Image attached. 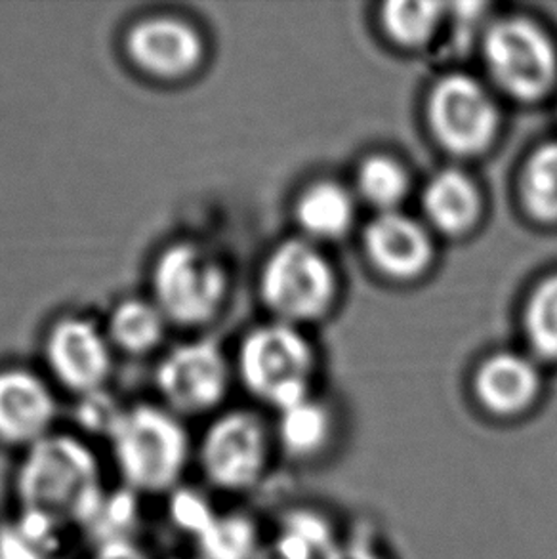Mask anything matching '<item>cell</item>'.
I'll use <instances>...</instances> for the list:
<instances>
[{
    "label": "cell",
    "instance_id": "6da1fadb",
    "mask_svg": "<svg viewBox=\"0 0 557 559\" xmlns=\"http://www.w3.org/2000/svg\"><path fill=\"white\" fill-rule=\"evenodd\" d=\"M96 456L73 436H46L31 445L17 472L22 510L56 525L84 527L104 497Z\"/></svg>",
    "mask_w": 557,
    "mask_h": 559
},
{
    "label": "cell",
    "instance_id": "7a4b0ae2",
    "mask_svg": "<svg viewBox=\"0 0 557 559\" xmlns=\"http://www.w3.org/2000/svg\"><path fill=\"white\" fill-rule=\"evenodd\" d=\"M107 438L130 491L155 495L180 484L189 461V438L173 411L155 405L127 408Z\"/></svg>",
    "mask_w": 557,
    "mask_h": 559
},
{
    "label": "cell",
    "instance_id": "3957f363",
    "mask_svg": "<svg viewBox=\"0 0 557 559\" xmlns=\"http://www.w3.org/2000/svg\"><path fill=\"white\" fill-rule=\"evenodd\" d=\"M153 296L166 321L180 326L209 323L227 293V275L211 250L178 241L158 254L151 273Z\"/></svg>",
    "mask_w": 557,
    "mask_h": 559
},
{
    "label": "cell",
    "instance_id": "277c9868",
    "mask_svg": "<svg viewBox=\"0 0 557 559\" xmlns=\"http://www.w3.org/2000/svg\"><path fill=\"white\" fill-rule=\"evenodd\" d=\"M311 367L308 341L291 323L260 326L239 352L242 382L277 411L308 397Z\"/></svg>",
    "mask_w": 557,
    "mask_h": 559
},
{
    "label": "cell",
    "instance_id": "5b68a950",
    "mask_svg": "<svg viewBox=\"0 0 557 559\" xmlns=\"http://www.w3.org/2000/svg\"><path fill=\"white\" fill-rule=\"evenodd\" d=\"M260 288L270 310L285 323L319 318L334 295L327 258L304 241L283 242L268 258Z\"/></svg>",
    "mask_w": 557,
    "mask_h": 559
},
{
    "label": "cell",
    "instance_id": "8992f818",
    "mask_svg": "<svg viewBox=\"0 0 557 559\" xmlns=\"http://www.w3.org/2000/svg\"><path fill=\"white\" fill-rule=\"evenodd\" d=\"M483 53L490 76L515 98H538L556 79V48L548 35L528 20L495 23L485 33Z\"/></svg>",
    "mask_w": 557,
    "mask_h": 559
},
{
    "label": "cell",
    "instance_id": "52a82bcc",
    "mask_svg": "<svg viewBox=\"0 0 557 559\" xmlns=\"http://www.w3.org/2000/svg\"><path fill=\"white\" fill-rule=\"evenodd\" d=\"M204 476L222 491H247L262 479L270 461L264 424L247 411H229L209 426L201 441Z\"/></svg>",
    "mask_w": 557,
    "mask_h": 559
},
{
    "label": "cell",
    "instance_id": "ba28073f",
    "mask_svg": "<svg viewBox=\"0 0 557 559\" xmlns=\"http://www.w3.org/2000/svg\"><path fill=\"white\" fill-rule=\"evenodd\" d=\"M429 121L449 152L474 155L493 142L498 111L489 92L475 79L447 75L431 92Z\"/></svg>",
    "mask_w": 557,
    "mask_h": 559
},
{
    "label": "cell",
    "instance_id": "9c48e42d",
    "mask_svg": "<svg viewBox=\"0 0 557 559\" xmlns=\"http://www.w3.org/2000/svg\"><path fill=\"white\" fill-rule=\"evenodd\" d=\"M229 369L211 341L186 342L170 349L157 367V390L174 415H201L224 400Z\"/></svg>",
    "mask_w": 557,
    "mask_h": 559
},
{
    "label": "cell",
    "instance_id": "30bf717a",
    "mask_svg": "<svg viewBox=\"0 0 557 559\" xmlns=\"http://www.w3.org/2000/svg\"><path fill=\"white\" fill-rule=\"evenodd\" d=\"M130 63L158 81H180L201 68L204 43L191 23L174 15H150L134 23L125 38Z\"/></svg>",
    "mask_w": 557,
    "mask_h": 559
},
{
    "label": "cell",
    "instance_id": "8fae6325",
    "mask_svg": "<svg viewBox=\"0 0 557 559\" xmlns=\"http://www.w3.org/2000/svg\"><path fill=\"white\" fill-rule=\"evenodd\" d=\"M46 361L54 377L71 392H99L111 372L109 341L91 321L61 319L46 338Z\"/></svg>",
    "mask_w": 557,
    "mask_h": 559
},
{
    "label": "cell",
    "instance_id": "7c38bea8",
    "mask_svg": "<svg viewBox=\"0 0 557 559\" xmlns=\"http://www.w3.org/2000/svg\"><path fill=\"white\" fill-rule=\"evenodd\" d=\"M56 400L48 385L23 369L0 371V441L4 445H35L50 436Z\"/></svg>",
    "mask_w": 557,
    "mask_h": 559
},
{
    "label": "cell",
    "instance_id": "4fadbf2b",
    "mask_svg": "<svg viewBox=\"0 0 557 559\" xmlns=\"http://www.w3.org/2000/svg\"><path fill=\"white\" fill-rule=\"evenodd\" d=\"M372 262L393 277H413L429 264L431 242L416 219L395 211L378 214L365 231Z\"/></svg>",
    "mask_w": 557,
    "mask_h": 559
},
{
    "label": "cell",
    "instance_id": "5bb4252c",
    "mask_svg": "<svg viewBox=\"0 0 557 559\" xmlns=\"http://www.w3.org/2000/svg\"><path fill=\"white\" fill-rule=\"evenodd\" d=\"M541 390V377L528 357L497 354L489 357L475 377V393L490 415L525 413Z\"/></svg>",
    "mask_w": 557,
    "mask_h": 559
},
{
    "label": "cell",
    "instance_id": "9a60e30c",
    "mask_svg": "<svg viewBox=\"0 0 557 559\" xmlns=\"http://www.w3.org/2000/svg\"><path fill=\"white\" fill-rule=\"evenodd\" d=\"M424 211L445 234L466 231L479 216L482 199L474 182L459 170H443L424 189Z\"/></svg>",
    "mask_w": 557,
    "mask_h": 559
},
{
    "label": "cell",
    "instance_id": "2e32d148",
    "mask_svg": "<svg viewBox=\"0 0 557 559\" xmlns=\"http://www.w3.org/2000/svg\"><path fill=\"white\" fill-rule=\"evenodd\" d=\"M331 436V413L311 395L278 411V443L296 461L319 456Z\"/></svg>",
    "mask_w": 557,
    "mask_h": 559
},
{
    "label": "cell",
    "instance_id": "e0dca14e",
    "mask_svg": "<svg viewBox=\"0 0 557 559\" xmlns=\"http://www.w3.org/2000/svg\"><path fill=\"white\" fill-rule=\"evenodd\" d=\"M354 219V201L334 182H319L300 197L298 222L313 237L329 239L344 234Z\"/></svg>",
    "mask_w": 557,
    "mask_h": 559
},
{
    "label": "cell",
    "instance_id": "ac0fdd59",
    "mask_svg": "<svg viewBox=\"0 0 557 559\" xmlns=\"http://www.w3.org/2000/svg\"><path fill=\"white\" fill-rule=\"evenodd\" d=\"M166 318L155 302L125 300L109 319V341L127 354H147L165 336Z\"/></svg>",
    "mask_w": 557,
    "mask_h": 559
},
{
    "label": "cell",
    "instance_id": "d6986e66",
    "mask_svg": "<svg viewBox=\"0 0 557 559\" xmlns=\"http://www.w3.org/2000/svg\"><path fill=\"white\" fill-rule=\"evenodd\" d=\"M336 543L331 523L323 515L296 510L281 523L268 559H324Z\"/></svg>",
    "mask_w": 557,
    "mask_h": 559
},
{
    "label": "cell",
    "instance_id": "ffe728a7",
    "mask_svg": "<svg viewBox=\"0 0 557 559\" xmlns=\"http://www.w3.org/2000/svg\"><path fill=\"white\" fill-rule=\"evenodd\" d=\"M201 559H258L260 535L242 514H216L195 538Z\"/></svg>",
    "mask_w": 557,
    "mask_h": 559
},
{
    "label": "cell",
    "instance_id": "44dd1931",
    "mask_svg": "<svg viewBox=\"0 0 557 559\" xmlns=\"http://www.w3.org/2000/svg\"><path fill=\"white\" fill-rule=\"evenodd\" d=\"M60 530L45 515L23 510L17 522L0 527V559H52Z\"/></svg>",
    "mask_w": 557,
    "mask_h": 559
},
{
    "label": "cell",
    "instance_id": "7402d4cb",
    "mask_svg": "<svg viewBox=\"0 0 557 559\" xmlns=\"http://www.w3.org/2000/svg\"><path fill=\"white\" fill-rule=\"evenodd\" d=\"M523 201L538 219H557V144L536 150L523 173Z\"/></svg>",
    "mask_w": 557,
    "mask_h": 559
},
{
    "label": "cell",
    "instance_id": "603a6c76",
    "mask_svg": "<svg viewBox=\"0 0 557 559\" xmlns=\"http://www.w3.org/2000/svg\"><path fill=\"white\" fill-rule=\"evenodd\" d=\"M443 15V4L420 0H393L384 7V25L388 33L401 45L415 46L426 43Z\"/></svg>",
    "mask_w": 557,
    "mask_h": 559
},
{
    "label": "cell",
    "instance_id": "cb8c5ba5",
    "mask_svg": "<svg viewBox=\"0 0 557 559\" xmlns=\"http://www.w3.org/2000/svg\"><path fill=\"white\" fill-rule=\"evenodd\" d=\"M362 195L382 211H393L401 197L407 193L408 178L398 160L375 155L363 163L357 175Z\"/></svg>",
    "mask_w": 557,
    "mask_h": 559
},
{
    "label": "cell",
    "instance_id": "d4e9b609",
    "mask_svg": "<svg viewBox=\"0 0 557 559\" xmlns=\"http://www.w3.org/2000/svg\"><path fill=\"white\" fill-rule=\"evenodd\" d=\"M531 346L548 359H557V275L538 285L525 311Z\"/></svg>",
    "mask_w": 557,
    "mask_h": 559
},
{
    "label": "cell",
    "instance_id": "484cf974",
    "mask_svg": "<svg viewBox=\"0 0 557 559\" xmlns=\"http://www.w3.org/2000/svg\"><path fill=\"white\" fill-rule=\"evenodd\" d=\"M137 520L134 491L127 489L114 495H104L96 512L84 525V530H88L92 538L96 540V546L117 543V540H132L130 533L134 530Z\"/></svg>",
    "mask_w": 557,
    "mask_h": 559
},
{
    "label": "cell",
    "instance_id": "4316f807",
    "mask_svg": "<svg viewBox=\"0 0 557 559\" xmlns=\"http://www.w3.org/2000/svg\"><path fill=\"white\" fill-rule=\"evenodd\" d=\"M170 514H173V522L180 530L195 538L212 522L216 512L212 510L203 495L189 489V491L174 492Z\"/></svg>",
    "mask_w": 557,
    "mask_h": 559
},
{
    "label": "cell",
    "instance_id": "83f0119b",
    "mask_svg": "<svg viewBox=\"0 0 557 559\" xmlns=\"http://www.w3.org/2000/svg\"><path fill=\"white\" fill-rule=\"evenodd\" d=\"M122 408L117 407L114 401L107 397L106 393L94 392L83 395L81 407H79V418L88 430L104 431L109 436V431L114 430L117 418L121 416Z\"/></svg>",
    "mask_w": 557,
    "mask_h": 559
},
{
    "label": "cell",
    "instance_id": "f1b7e54d",
    "mask_svg": "<svg viewBox=\"0 0 557 559\" xmlns=\"http://www.w3.org/2000/svg\"><path fill=\"white\" fill-rule=\"evenodd\" d=\"M324 559H386L378 552L375 546L362 540V538H349L346 543H336L329 556Z\"/></svg>",
    "mask_w": 557,
    "mask_h": 559
},
{
    "label": "cell",
    "instance_id": "f546056e",
    "mask_svg": "<svg viewBox=\"0 0 557 559\" xmlns=\"http://www.w3.org/2000/svg\"><path fill=\"white\" fill-rule=\"evenodd\" d=\"M91 559H150L134 540H117L96 546Z\"/></svg>",
    "mask_w": 557,
    "mask_h": 559
}]
</instances>
